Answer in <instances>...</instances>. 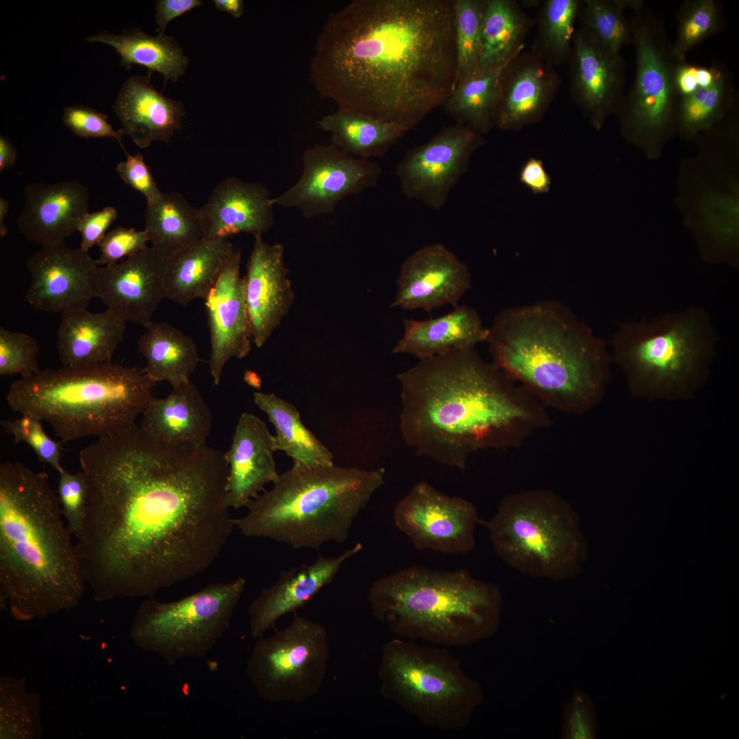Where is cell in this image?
Wrapping results in <instances>:
<instances>
[{
    "label": "cell",
    "instance_id": "obj_8",
    "mask_svg": "<svg viewBox=\"0 0 739 739\" xmlns=\"http://www.w3.org/2000/svg\"><path fill=\"white\" fill-rule=\"evenodd\" d=\"M155 383L143 371L112 362L46 369L14 382L8 406L47 422L63 443L118 434L135 424Z\"/></svg>",
    "mask_w": 739,
    "mask_h": 739
},
{
    "label": "cell",
    "instance_id": "obj_45",
    "mask_svg": "<svg viewBox=\"0 0 739 739\" xmlns=\"http://www.w3.org/2000/svg\"><path fill=\"white\" fill-rule=\"evenodd\" d=\"M484 8V0H454L456 85L477 69Z\"/></svg>",
    "mask_w": 739,
    "mask_h": 739
},
{
    "label": "cell",
    "instance_id": "obj_50",
    "mask_svg": "<svg viewBox=\"0 0 739 739\" xmlns=\"http://www.w3.org/2000/svg\"><path fill=\"white\" fill-rule=\"evenodd\" d=\"M148 237L144 230L118 226L107 232L98 246L100 255L96 263L109 265L134 256L147 247Z\"/></svg>",
    "mask_w": 739,
    "mask_h": 739
},
{
    "label": "cell",
    "instance_id": "obj_51",
    "mask_svg": "<svg viewBox=\"0 0 739 739\" xmlns=\"http://www.w3.org/2000/svg\"><path fill=\"white\" fill-rule=\"evenodd\" d=\"M63 122L73 133L81 138L116 139L127 153L120 142L123 136L121 131L113 129L107 114L86 106H69L64 109Z\"/></svg>",
    "mask_w": 739,
    "mask_h": 739
},
{
    "label": "cell",
    "instance_id": "obj_24",
    "mask_svg": "<svg viewBox=\"0 0 739 739\" xmlns=\"http://www.w3.org/2000/svg\"><path fill=\"white\" fill-rule=\"evenodd\" d=\"M17 226L28 240L42 246L64 243L89 209V193L77 180L37 182L24 189Z\"/></svg>",
    "mask_w": 739,
    "mask_h": 739
},
{
    "label": "cell",
    "instance_id": "obj_32",
    "mask_svg": "<svg viewBox=\"0 0 739 739\" xmlns=\"http://www.w3.org/2000/svg\"><path fill=\"white\" fill-rule=\"evenodd\" d=\"M404 332L392 354H406L419 360L486 342L489 327L474 309L457 305L450 312L424 320H403Z\"/></svg>",
    "mask_w": 739,
    "mask_h": 739
},
{
    "label": "cell",
    "instance_id": "obj_60",
    "mask_svg": "<svg viewBox=\"0 0 739 739\" xmlns=\"http://www.w3.org/2000/svg\"><path fill=\"white\" fill-rule=\"evenodd\" d=\"M245 380L251 386L257 388L260 387V379L257 375L252 372L248 371L245 374Z\"/></svg>",
    "mask_w": 739,
    "mask_h": 739
},
{
    "label": "cell",
    "instance_id": "obj_39",
    "mask_svg": "<svg viewBox=\"0 0 739 739\" xmlns=\"http://www.w3.org/2000/svg\"><path fill=\"white\" fill-rule=\"evenodd\" d=\"M253 398L275 428L278 450L294 463L310 467L334 465L333 453L303 424L294 405L274 393L254 392Z\"/></svg>",
    "mask_w": 739,
    "mask_h": 739
},
{
    "label": "cell",
    "instance_id": "obj_37",
    "mask_svg": "<svg viewBox=\"0 0 739 739\" xmlns=\"http://www.w3.org/2000/svg\"><path fill=\"white\" fill-rule=\"evenodd\" d=\"M318 126L330 135L331 144L354 157H384L409 130L356 111L338 109Z\"/></svg>",
    "mask_w": 739,
    "mask_h": 739
},
{
    "label": "cell",
    "instance_id": "obj_29",
    "mask_svg": "<svg viewBox=\"0 0 739 739\" xmlns=\"http://www.w3.org/2000/svg\"><path fill=\"white\" fill-rule=\"evenodd\" d=\"M142 415L140 427L145 433L182 450L205 445L212 428L211 411L190 380L173 386L166 398H153Z\"/></svg>",
    "mask_w": 739,
    "mask_h": 739
},
{
    "label": "cell",
    "instance_id": "obj_10",
    "mask_svg": "<svg viewBox=\"0 0 739 739\" xmlns=\"http://www.w3.org/2000/svg\"><path fill=\"white\" fill-rule=\"evenodd\" d=\"M482 523L496 554L518 571L562 582L580 570L584 541L578 517L565 499L550 490L511 493Z\"/></svg>",
    "mask_w": 739,
    "mask_h": 739
},
{
    "label": "cell",
    "instance_id": "obj_17",
    "mask_svg": "<svg viewBox=\"0 0 739 739\" xmlns=\"http://www.w3.org/2000/svg\"><path fill=\"white\" fill-rule=\"evenodd\" d=\"M482 134L461 124L443 127L429 141L409 150L396 167L402 194L439 210L466 172Z\"/></svg>",
    "mask_w": 739,
    "mask_h": 739
},
{
    "label": "cell",
    "instance_id": "obj_5",
    "mask_svg": "<svg viewBox=\"0 0 739 739\" xmlns=\"http://www.w3.org/2000/svg\"><path fill=\"white\" fill-rule=\"evenodd\" d=\"M486 343L493 363L546 409L586 413L602 399L610 378L608 343L555 300L504 309Z\"/></svg>",
    "mask_w": 739,
    "mask_h": 739
},
{
    "label": "cell",
    "instance_id": "obj_40",
    "mask_svg": "<svg viewBox=\"0 0 739 739\" xmlns=\"http://www.w3.org/2000/svg\"><path fill=\"white\" fill-rule=\"evenodd\" d=\"M511 61L500 67L476 70L458 82L443 105L444 111L456 123L482 135L487 133L495 126L502 78Z\"/></svg>",
    "mask_w": 739,
    "mask_h": 739
},
{
    "label": "cell",
    "instance_id": "obj_12",
    "mask_svg": "<svg viewBox=\"0 0 739 739\" xmlns=\"http://www.w3.org/2000/svg\"><path fill=\"white\" fill-rule=\"evenodd\" d=\"M634 12L635 76L616 114L625 140L654 159L675 133L673 73L679 62L663 23L643 7Z\"/></svg>",
    "mask_w": 739,
    "mask_h": 739
},
{
    "label": "cell",
    "instance_id": "obj_21",
    "mask_svg": "<svg viewBox=\"0 0 739 739\" xmlns=\"http://www.w3.org/2000/svg\"><path fill=\"white\" fill-rule=\"evenodd\" d=\"M165 259L151 246L116 263L99 267L96 298L127 322L144 327L166 298Z\"/></svg>",
    "mask_w": 739,
    "mask_h": 739
},
{
    "label": "cell",
    "instance_id": "obj_26",
    "mask_svg": "<svg viewBox=\"0 0 739 739\" xmlns=\"http://www.w3.org/2000/svg\"><path fill=\"white\" fill-rule=\"evenodd\" d=\"M275 436L257 416L243 413L237 422L231 445L224 453L229 465L226 500L230 508L247 507L269 482L278 476L274 452Z\"/></svg>",
    "mask_w": 739,
    "mask_h": 739
},
{
    "label": "cell",
    "instance_id": "obj_20",
    "mask_svg": "<svg viewBox=\"0 0 739 739\" xmlns=\"http://www.w3.org/2000/svg\"><path fill=\"white\" fill-rule=\"evenodd\" d=\"M471 287L467 265L445 245L430 244L401 265L390 307L427 312L448 304L456 307Z\"/></svg>",
    "mask_w": 739,
    "mask_h": 739
},
{
    "label": "cell",
    "instance_id": "obj_48",
    "mask_svg": "<svg viewBox=\"0 0 739 739\" xmlns=\"http://www.w3.org/2000/svg\"><path fill=\"white\" fill-rule=\"evenodd\" d=\"M597 710L592 698L575 690L565 705L560 738L594 739L597 737Z\"/></svg>",
    "mask_w": 739,
    "mask_h": 739
},
{
    "label": "cell",
    "instance_id": "obj_47",
    "mask_svg": "<svg viewBox=\"0 0 739 739\" xmlns=\"http://www.w3.org/2000/svg\"><path fill=\"white\" fill-rule=\"evenodd\" d=\"M37 340L23 333L0 328V374L31 376L40 370Z\"/></svg>",
    "mask_w": 739,
    "mask_h": 739
},
{
    "label": "cell",
    "instance_id": "obj_1",
    "mask_svg": "<svg viewBox=\"0 0 739 739\" xmlns=\"http://www.w3.org/2000/svg\"><path fill=\"white\" fill-rule=\"evenodd\" d=\"M79 458L88 491L75 546L95 599L153 597L220 556L235 527L224 453L171 447L135 424Z\"/></svg>",
    "mask_w": 739,
    "mask_h": 739
},
{
    "label": "cell",
    "instance_id": "obj_25",
    "mask_svg": "<svg viewBox=\"0 0 739 739\" xmlns=\"http://www.w3.org/2000/svg\"><path fill=\"white\" fill-rule=\"evenodd\" d=\"M560 81L554 66L532 51H522L504 72L495 126L516 131L539 122L556 96Z\"/></svg>",
    "mask_w": 739,
    "mask_h": 739
},
{
    "label": "cell",
    "instance_id": "obj_2",
    "mask_svg": "<svg viewBox=\"0 0 739 739\" xmlns=\"http://www.w3.org/2000/svg\"><path fill=\"white\" fill-rule=\"evenodd\" d=\"M311 79L323 98L411 129L456 79L454 0H354L330 13Z\"/></svg>",
    "mask_w": 739,
    "mask_h": 739
},
{
    "label": "cell",
    "instance_id": "obj_43",
    "mask_svg": "<svg viewBox=\"0 0 739 739\" xmlns=\"http://www.w3.org/2000/svg\"><path fill=\"white\" fill-rule=\"evenodd\" d=\"M643 7L639 0H584L580 14L582 25L601 44L615 52L632 43L631 23L624 10Z\"/></svg>",
    "mask_w": 739,
    "mask_h": 739
},
{
    "label": "cell",
    "instance_id": "obj_35",
    "mask_svg": "<svg viewBox=\"0 0 739 739\" xmlns=\"http://www.w3.org/2000/svg\"><path fill=\"white\" fill-rule=\"evenodd\" d=\"M534 24L516 1L484 0L476 70L500 67L515 58L523 51Z\"/></svg>",
    "mask_w": 739,
    "mask_h": 739
},
{
    "label": "cell",
    "instance_id": "obj_46",
    "mask_svg": "<svg viewBox=\"0 0 739 739\" xmlns=\"http://www.w3.org/2000/svg\"><path fill=\"white\" fill-rule=\"evenodd\" d=\"M41 420L30 415L19 418L1 419L5 432L11 435L15 443H25L34 451L39 461L48 464L58 474L64 470L60 463L62 441H56L44 432Z\"/></svg>",
    "mask_w": 739,
    "mask_h": 739
},
{
    "label": "cell",
    "instance_id": "obj_19",
    "mask_svg": "<svg viewBox=\"0 0 739 739\" xmlns=\"http://www.w3.org/2000/svg\"><path fill=\"white\" fill-rule=\"evenodd\" d=\"M567 63L571 96L599 130L616 114L625 94V62L582 25L575 31Z\"/></svg>",
    "mask_w": 739,
    "mask_h": 739
},
{
    "label": "cell",
    "instance_id": "obj_31",
    "mask_svg": "<svg viewBox=\"0 0 739 739\" xmlns=\"http://www.w3.org/2000/svg\"><path fill=\"white\" fill-rule=\"evenodd\" d=\"M126 322L106 309L92 313L87 309L62 313L57 348L64 367H82L112 362L122 341Z\"/></svg>",
    "mask_w": 739,
    "mask_h": 739
},
{
    "label": "cell",
    "instance_id": "obj_9",
    "mask_svg": "<svg viewBox=\"0 0 739 739\" xmlns=\"http://www.w3.org/2000/svg\"><path fill=\"white\" fill-rule=\"evenodd\" d=\"M715 341L708 313L691 307L651 321L620 322L608 346L634 395L675 399L692 396L703 383Z\"/></svg>",
    "mask_w": 739,
    "mask_h": 739
},
{
    "label": "cell",
    "instance_id": "obj_52",
    "mask_svg": "<svg viewBox=\"0 0 739 739\" xmlns=\"http://www.w3.org/2000/svg\"><path fill=\"white\" fill-rule=\"evenodd\" d=\"M119 162L116 171L119 177L133 190L141 193L146 205H151L161 198L163 192L159 188L153 174L144 161L142 154L130 155Z\"/></svg>",
    "mask_w": 739,
    "mask_h": 739
},
{
    "label": "cell",
    "instance_id": "obj_57",
    "mask_svg": "<svg viewBox=\"0 0 739 739\" xmlns=\"http://www.w3.org/2000/svg\"><path fill=\"white\" fill-rule=\"evenodd\" d=\"M16 159V148L4 135L0 136V171L12 167Z\"/></svg>",
    "mask_w": 739,
    "mask_h": 739
},
{
    "label": "cell",
    "instance_id": "obj_7",
    "mask_svg": "<svg viewBox=\"0 0 739 739\" xmlns=\"http://www.w3.org/2000/svg\"><path fill=\"white\" fill-rule=\"evenodd\" d=\"M385 473L383 468L294 463L278 474L271 489L250 502L245 515L234 519L235 527L247 537L270 539L296 549L341 543L384 484Z\"/></svg>",
    "mask_w": 739,
    "mask_h": 739
},
{
    "label": "cell",
    "instance_id": "obj_15",
    "mask_svg": "<svg viewBox=\"0 0 739 739\" xmlns=\"http://www.w3.org/2000/svg\"><path fill=\"white\" fill-rule=\"evenodd\" d=\"M393 518L416 549L450 554L471 552L476 527L482 521L470 501L445 495L424 481L398 502Z\"/></svg>",
    "mask_w": 739,
    "mask_h": 739
},
{
    "label": "cell",
    "instance_id": "obj_42",
    "mask_svg": "<svg viewBox=\"0 0 739 739\" xmlns=\"http://www.w3.org/2000/svg\"><path fill=\"white\" fill-rule=\"evenodd\" d=\"M582 4L580 0H545L541 3L531 51L554 67L567 63Z\"/></svg>",
    "mask_w": 739,
    "mask_h": 739
},
{
    "label": "cell",
    "instance_id": "obj_28",
    "mask_svg": "<svg viewBox=\"0 0 739 739\" xmlns=\"http://www.w3.org/2000/svg\"><path fill=\"white\" fill-rule=\"evenodd\" d=\"M274 206L263 185L226 178L199 208L205 238L228 239L241 233L262 236L274 224Z\"/></svg>",
    "mask_w": 739,
    "mask_h": 739
},
{
    "label": "cell",
    "instance_id": "obj_13",
    "mask_svg": "<svg viewBox=\"0 0 739 739\" xmlns=\"http://www.w3.org/2000/svg\"><path fill=\"white\" fill-rule=\"evenodd\" d=\"M246 584L244 578H238L209 584L177 601L146 600L137 611L131 638L170 666L183 659L205 656L229 629Z\"/></svg>",
    "mask_w": 739,
    "mask_h": 739
},
{
    "label": "cell",
    "instance_id": "obj_59",
    "mask_svg": "<svg viewBox=\"0 0 739 739\" xmlns=\"http://www.w3.org/2000/svg\"><path fill=\"white\" fill-rule=\"evenodd\" d=\"M9 203L5 198H0V237H3L6 235L8 229L5 225V217L9 211Z\"/></svg>",
    "mask_w": 739,
    "mask_h": 739
},
{
    "label": "cell",
    "instance_id": "obj_16",
    "mask_svg": "<svg viewBox=\"0 0 739 739\" xmlns=\"http://www.w3.org/2000/svg\"><path fill=\"white\" fill-rule=\"evenodd\" d=\"M302 168L298 180L272 202L298 209L306 219L333 213L343 198L376 186L382 172L376 163L354 157L332 144L307 149Z\"/></svg>",
    "mask_w": 739,
    "mask_h": 739
},
{
    "label": "cell",
    "instance_id": "obj_55",
    "mask_svg": "<svg viewBox=\"0 0 739 739\" xmlns=\"http://www.w3.org/2000/svg\"><path fill=\"white\" fill-rule=\"evenodd\" d=\"M521 184L536 194L547 193L551 187V178L542 160L530 157L521 166L519 172Z\"/></svg>",
    "mask_w": 739,
    "mask_h": 739
},
{
    "label": "cell",
    "instance_id": "obj_53",
    "mask_svg": "<svg viewBox=\"0 0 739 739\" xmlns=\"http://www.w3.org/2000/svg\"><path fill=\"white\" fill-rule=\"evenodd\" d=\"M726 73L720 65L710 66L677 64L673 73V85L677 98L689 96L701 88L712 86Z\"/></svg>",
    "mask_w": 739,
    "mask_h": 739
},
{
    "label": "cell",
    "instance_id": "obj_11",
    "mask_svg": "<svg viewBox=\"0 0 739 739\" xmlns=\"http://www.w3.org/2000/svg\"><path fill=\"white\" fill-rule=\"evenodd\" d=\"M378 677L385 699L437 729L465 727L484 699L480 684L445 647L402 638L383 645Z\"/></svg>",
    "mask_w": 739,
    "mask_h": 739
},
{
    "label": "cell",
    "instance_id": "obj_34",
    "mask_svg": "<svg viewBox=\"0 0 739 739\" xmlns=\"http://www.w3.org/2000/svg\"><path fill=\"white\" fill-rule=\"evenodd\" d=\"M138 341L146 359L142 371L155 383L168 381L172 387L190 381L200 359L188 335L164 322H151Z\"/></svg>",
    "mask_w": 739,
    "mask_h": 739
},
{
    "label": "cell",
    "instance_id": "obj_18",
    "mask_svg": "<svg viewBox=\"0 0 739 739\" xmlns=\"http://www.w3.org/2000/svg\"><path fill=\"white\" fill-rule=\"evenodd\" d=\"M27 267L31 280L25 300L36 310L62 314L87 309L96 298L100 265L80 247L42 246Z\"/></svg>",
    "mask_w": 739,
    "mask_h": 739
},
{
    "label": "cell",
    "instance_id": "obj_41",
    "mask_svg": "<svg viewBox=\"0 0 739 739\" xmlns=\"http://www.w3.org/2000/svg\"><path fill=\"white\" fill-rule=\"evenodd\" d=\"M736 107V94L727 73L712 86L677 98L674 111L675 131L686 140L707 132Z\"/></svg>",
    "mask_w": 739,
    "mask_h": 739
},
{
    "label": "cell",
    "instance_id": "obj_22",
    "mask_svg": "<svg viewBox=\"0 0 739 739\" xmlns=\"http://www.w3.org/2000/svg\"><path fill=\"white\" fill-rule=\"evenodd\" d=\"M241 261V250H235L205 299L211 344L209 364L215 385L220 383L227 361L233 357H245L251 349L252 337L240 276Z\"/></svg>",
    "mask_w": 739,
    "mask_h": 739
},
{
    "label": "cell",
    "instance_id": "obj_38",
    "mask_svg": "<svg viewBox=\"0 0 739 739\" xmlns=\"http://www.w3.org/2000/svg\"><path fill=\"white\" fill-rule=\"evenodd\" d=\"M86 40L111 46L120 56V64L126 68L133 64L143 66L150 73L162 74L166 81H177L189 63L174 38L164 34L150 36L140 29L125 30L121 34L103 31L88 36Z\"/></svg>",
    "mask_w": 739,
    "mask_h": 739
},
{
    "label": "cell",
    "instance_id": "obj_4",
    "mask_svg": "<svg viewBox=\"0 0 739 739\" xmlns=\"http://www.w3.org/2000/svg\"><path fill=\"white\" fill-rule=\"evenodd\" d=\"M49 476L0 465V594L21 619L70 609L87 583Z\"/></svg>",
    "mask_w": 739,
    "mask_h": 739
},
{
    "label": "cell",
    "instance_id": "obj_14",
    "mask_svg": "<svg viewBox=\"0 0 739 739\" xmlns=\"http://www.w3.org/2000/svg\"><path fill=\"white\" fill-rule=\"evenodd\" d=\"M329 658L326 628L294 612L286 628L259 638L247 660L246 673L263 700L301 704L319 692Z\"/></svg>",
    "mask_w": 739,
    "mask_h": 739
},
{
    "label": "cell",
    "instance_id": "obj_49",
    "mask_svg": "<svg viewBox=\"0 0 739 739\" xmlns=\"http://www.w3.org/2000/svg\"><path fill=\"white\" fill-rule=\"evenodd\" d=\"M57 493L67 528L75 538L79 535L86 513L87 482L81 471L71 474L65 469L59 474Z\"/></svg>",
    "mask_w": 739,
    "mask_h": 739
},
{
    "label": "cell",
    "instance_id": "obj_44",
    "mask_svg": "<svg viewBox=\"0 0 739 739\" xmlns=\"http://www.w3.org/2000/svg\"><path fill=\"white\" fill-rule=\"evenodd\" d=\"M677 36L672 53L679 62L695 46L720 31L725 25L720 3L715 0H687L677 14Z\"/></svg>",
    "mask_w": 739,
    "mask_h": 739
},
{
    "label": "cell",
    "instance_id": "obj_54",
    "mask_svg": "<svg viewBox=\"0 0 739 739\" xmlns=\"http://www.w3.org/2000/svg\"><path fill=\"white\" fill-rule=\"evenodd\" d=\"M117 217V210L112 206L85 214L79 222L77 230L81 235L80 248L88 252L94 245H98Z\"/></svg>",
    "mask_w": 739,
    "mask_h": 739
},
{
    "label": "cell",
    "instance_id": "obj_23",
    "mask_svg": "<svg viewBox=\"0 0 739 739\" xmlns=\"http://www.w3.org/2000/svg\"><path fill=\"white\" fill-rule=\"evenodd\" d=\"M283 253L282 244L255 237L243 286L252 341L259 348L280 325L294 302Z\"/></svg>",
    "mask_w": 739,
    "mask_h": 739
},
{
    "label": "cell",
    "instance_id": "obj_36",
    "mask_svg": "<svg viewBox=\"0 0 739 739\" xmlns=\"http://www.w3.org/2000/svg\"><path fill=\"white\" fill-rule=\"evenodd\" d=\"M144 230L151 246L164 259L205 238L200 209L178 192L163 193L146 205Z\"/></svg>",
    "mask_w": 739,
    "mask_h": 739
},
{
    "label": "cell",
    "instance_id": "obj_30",
    "mask_svg": "<svg viewBox=\"0 0 739 739\" xmlns=\"http://www.w3.org/2000/svg\"><path fill=\"white\" fill-rule=\"evenodd\" d=\"M129 77L122 85L112 110L121 122L120 131L140 148L155 141L168 142L181 128L184 106L157 92L151 75Z\"/></svg>",
    "mask_w": 739,
    "mask_h": 739
},
{
    "label": "cell",
    "instance_id": "obj_58",
    "mask_svg": "<svg viewBox=\"0 0 739 739\" xmlns=\"http://www.w3.org/2000/svg\"><path fill=\"white\" fill-rule=\"evenodd\" d=\"M216 8L226 12L234 17H240L244 12V3L242 0H214Z\"/></svg>",
    "mask_w": 739,
    "mask_h": 739
},
{
    "label": "cell",
    "instance_id": "obj_33",
    "mask_svg": "<svg viewBox=\"0 0 739 739\" xmlns=\"http://www.w3.org/2000/svg\"><path fill=\"white\" fill-rule=\"evenodd\" d=\"M235 251L228 239L203 238L165 259L166 298L183 306L205 300Z\"/></svg>",
    "mask_w": 739,
    "mask_h": 739
},
{
    "label": "cell",
    "instance_id": "obj_27",
    "mask_svg": "<svg viewBox=\"0 0 739 739\" xmlns=\"http://www.w3.org/2000/svg\"><path fill=\"white\" fill-rule=\"evenodd\" d=\"M362 547L361 543H357L337 557L320 556L312 564L283 571L278 580L263 588L251 603L248 609L250 635L255 638L263 637L280 618L304 606L331 583L344 562Z\"/></svg>",
    "mask_w": 739,
    "mask_h": 739
},
{
    "label": "cell",
    "instance_id": "obj_3",
    "mask_svg": "<svg viewBox=\"0 0 739 739\" xmlns=\"http://www.w3.org/2000/svg\"><path fill=\"white\" fill-rule=\"evenodd\" d=\"M397 379L404 443L447 467L464 470L474 452L517 447L551 424L547 409L476 347L419 360Z\"/></svg>",
    "mask_w": 739,
    "mask_h": 739
},
{
    "label": "cell",
    "instance_id": "obj_56",
    "mask_svg": "<svg viewBox=\"0 0 739 739\" xmlns=\"http://www.w3.org/2000/svg\"><path fill=\"white\" fill-rule=\"evenodd\" d=\"M202 4L199 0H159L156 2L155 19L159 34H164L170 21Z\"/></svg>",
    "mask_w": 739,
    "mask_h": 739
},
{
    "label": "cell",
    "instance_id": "obj_6",
    "mask_svg": "<svg viewBox=\"0 0 739 739\" xmlns=\"http://www.w3.org/2000/svg\"><path fill=\"white\" fill-rule=\"evenodd\" d=\"M367 597L375 617L396 635L445 647L491 638L502 611L499 587L465 569L412 565L375 580Z\"/></svg>",
    "mask_w": 739,
    "mask_h": 739
}]
</instances>
